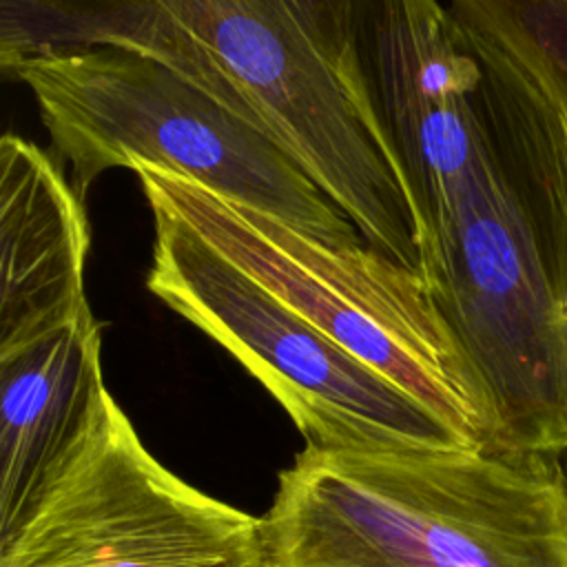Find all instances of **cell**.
<instances>
[{
    "mask_svg": "<svg viewBox=\"0 0 567 567\" xmlns=\"http://www.w3.org/2000/svg\"><path fill=\"white\" fill-rule=\"evenodd\" d=\"M0 567H270L264 518L166 470L106 390Z\"/></svg>",
    "mask_w": 567,
    "mask_h": 567,
    "instance_id": "7",
    "label": "cell"
},
{
    "mask_svg": "<svg viewBox=\"0 0 567 567\" xmlns=\"http://www.w3.org/2000/svg\"><path fill=\"white\" fill-rule=\"evenodd\" d=\"M361 55L481 445L567 454V120L441 0H365Z\"/></svg>",
    "mask_w": 567,
    "mask_h": 567,
    "instance_id": "1",
    "label": "cell"
},
{
    "mask_svg": "<svg viewBox=\"0 0 567 567\" xmlns=\"http://www.w3.org/2000/svg\"><path fill=\"white\" fill-rule=\"evenodd\" d=\"M106 392L91 310L0 348V540L82 436Z\"/></svg>",
    "mask_w": 567,
    "mask_h": 567,
    "instance_id": "9",
    "label": "cell"
},
{
    "mask_svg": "<svg viewBox=\"0 0 567 567\" xmlns=\"http://www.w3.org/2000/svg\"><path fill=\"white\" fill-rule=\"evenodd\" d=\"M126 171L146 202L168 208L272 297L483 447L458 348L419 270L370 244L317 239L173 171L146 162Z\"/></svg>",
    "mask_w": 567,
    "mask_h": 567,
    "instance_id": "5",
    "label": "cell"
},
{
    "mask_svg": "<svg viewBox=\"0 0 567 567\" xmlns=\"http://www.w3.org/2000/svg\"><path fill=\"white\" fill-rule=\"evenodd\" d=\"M458 29L494 49L567 120V0H445Z\"/></svg>",
    "mask_w": 567,
    "mask_h": 567,
    "instance_id": "10",
    "label": "cell"
},
{
    "mask_svg": "<svg viewBox=\"0 0 567 567\" xmlns=\"http://www.w3.org/2000/svg\"><path fill=\"white\" fill-rule=\"evenodd\" d=\"M146 288L230 352L290 414L308 445L474 447L425 403L334 343L210 248L162 204Z\"/></svg>",
    "mask_w": 567,
    "mask_h": 567,
    "instance_id": "6",
    "label": "cell"
},
{
    "mask_svg": "<svg viewBox=\"0 0 567 567\" xmlns=\"http://www.w3.org/2000/svg\"><path fill=\"white\" fill-rule=\"evenodd\" d=\"M365 0H0V66L115 44L277 142L363 239L421 272L401 166L363 55Z\"/></svg>",
    "mask_w": 567,
    "mask_h": 567,
    "instance_id": "2",
    "label": "cell"
},
{
    "mask_svg": "<svg viewBox=\"0 0 567 567\" xmlns=\"http://www.w3.org/2000/svg\"><path fill=\"white\" fill-rule=\"evenodd\" d=\"M270 567H567L554 456L306 445L261 516Z\"/></svg>",
    "mask_w": 567,
    "mask_h": 567,
    "instance_id": "3",
    "label": "cell"
},
{
    "mask_svg": "<svg viewBox=\"0 0 567 567\" xmlns=\"http://www.w3.org/2000/svg\"><path fill=\"white\" fill-rule=\"evenodd\" d=\"M4 75L31 91L82 202L104 171L146 162L317 239L368 244L277 142L146 53L115 44L42 53Z\"/></svg>",
    "mask_w": 567,
    "mask_h": 567,
    "instance_id": "4",
    "label": "cell"
},
{
    "mask_svg": "<svg viewBox=\"0 0 567 567\" xmlns=\"http://www.w3.org/2000/svg\"><path fill=\"white\" fill-rule=\"evenodd\" d=\"M91 228L84 202L49 153L0 140V348L91 310L84 266Z\"/></svg>",
    "mask_w": 567,
    "mask_h": 567,
    "instance_id": "8",
    "label": "cell"
}]
</instances>
